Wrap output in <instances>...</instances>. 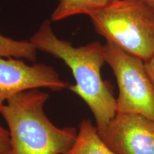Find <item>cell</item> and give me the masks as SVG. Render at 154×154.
I'll return each mask as SVG.
<instances>
[{"label": "cell", "instance_id": "cell-1", "mask_svg": "<svg viewBox=\"0 0 154 154\" xmlns=\"http://www.w3.org/2000/svg\"><path fill=\"white\" fill-rule=\"evenodd\" d=\"M51 22L44 21L29 41L36 49L61 59L71 69L76 83L69 89L88 106L101 135L117 113L116 98L101 76L106 63L103 45L94 42L75 47L54 33Z\"/></svg>", "mask_w": 154, "mask_h": 154}, {"label": "cell", "instance_id": "cell-2", "mask_svg": "<svg viewBox=\"0 0 154 154\" xmlns=\"http://www.w3.org/2000/svg\"><path fill=\"white\" fill-rule=\"evenodd\" d=\"M49 94L40 88L11 97L0 109L7 125L12 154H63L76 137L74 127H59L48 118Z\"/></svg>", "mask_w": 154, "mask_h": 154}, {"label": "cell", "instance_id": "cell-3", "mask_svg": "<svg viewBox=\"0 0 154 154\" xmlns=\"http://www.w3.org/2000/svg\"><path fill=\"white\" fill-rule=\"evenodd\" d=\"M106 42L143 61L154 54V14L141 0H113L88 16Z\"/></svg>", "mask_w": 154, "mask_h": 154}, {"label": "cell", "instance_id": "cell-4", "mask_svg": "<svg viewBox=\"0 0 154 154\" xmlns=\"http://www.w3.org/2000/svg\"><path fill=\"white\" fill-rule=\"evenodd\" d=\"M103 53L118 84L116 112L140 114L154 120V85L145 61L109 42L103 45Z\"/></svg>", "mask_w": 154, "mask_h": 154}, {"label": "cell", "instance_id": "cell-5", "mask_svg": "<svg viewBox=\"0 0 154 154\" xmlns=\"http://www.w3.org/2000/svg\"><path fill=\"white\" fill-rule=\"evenodd\" d=\"M69 86L49 65H30L23 59L0 58V109L11 97L26 90L48 88L61 91Z\"/></svg>", "mask_w": 154, "mask_h": 154}, {"label": "cell", "instance_id": "cell-6", "mask_svg": "<svg viewBox=\"0 0 154 154\" xmlns=\"http://www.w3.org/2000/svg\"><path fill=\"white\" fill-rule=\"evenodd\" d=\"M101 136L116 154H154V120L144 116L117 113Z\"/></svg>", "mask_w": 154, "mask_h": 154}, {"label": "cell", "instance_id": "cell-7", "mask_svg": "<svg viewBox=\"0 0 154 154\" xmlns=\"http://www.w3.org/2000/svg\"><path fill=\"white\" fill-rule=\"evenodd\" d=\"M63 154H116L101 135L96 126L89 119L81 121L74 143Z\"/></svg>", "mask_w": 154, "mask_h": 154}, {"label": "cell", "instance_id": "cell-8", "mask_svg": "<svg viewBox=\"0 0 154 154\" xmlns=\"http://www.w3.org/2000/svg\"><path fill=\"white\" fill-rule=\"evenodd\" d=\"M113 0H58L57 7L53 11L51 21L59 22L80 14L89 16L103 9Z\"/></svg>", "mask_w": 154, "mask_h": 154}, {"label": "cell", "instance_id": "cell-9", "mask_svg": "<svg viewBox=\"0 0 154 154\" xmlns=\"http://www.w3.org/2000/svg\"><path fill=\"white\" fill-rule=\"evenodd\" d=\"M37 51L30 41L15 40L0 34V58H15L34 62Z\"/></svg>", "mask_w": 154, "mask_h": 154}, {"label": "cell", "instance_id": "cell-10", "mask_svg": "<svg viewBox=\"0 0 154 154\" xmlns=\"http://www.w3.org/2000/svg\"><path fill=\"white\" fill-rule=\"evenodd\" d=\"M0 154H12L9 133L0 124Z\"/></svg>", "mask_w": 154, "mask_h": 154}, {"label": "cell", "instance_id": "cell-11", "mask_svg": "<svg viewBox=\"0 0 154 154\" xmlns=\"http://www.w3.org/2000/svg\"><path fill=\"white\" fill-rule=\"evenodd\" d=\"M146 70L154 85V54L149 61L145 62Z\"/></svg>", "mask_w": 154, "mask_h": 154}, {"label": "cell", "instance_id": "cell-12", "mask_svg": "<svg viewBox=\"0 0 154 154\" xmlns=\"http://www.w3.org/2000/svg\"><path fill=\"white\" fill-rule=\"evenodd\" d=\"M154 14V0H141Z\"/></svg>", "mask_w": 154, "mask_h": 154}]
</instances>
